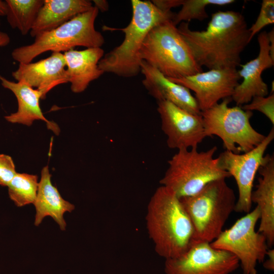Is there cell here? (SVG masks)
Wrapping results in <instances>:
<instances>
[{
    "label": "cell",
    "instance_id": "obj_1",
    "mask_svg": "<svg viewBox=\"0 0 274 274\" xmlns=\"http://www.w3.org/2000/svg\"><path fill=\"white\" fill-rule=\"evenodd\" d=\"M178 29L197 63L209 70L236 68L241 53L250 42L244 16L234 11L212 14L204 30H191L187 22L180 23Z\"/></svg>",
    "mask_w": 274,
    "mask_h": 274
},
{
    "label": "cell",
    "instance_id": "obj_2",
    "mask_svg": "<svg viewBox=\"0 0 274 274\" xmlns=\"http://www.w3.org/2000/svg\"><path fill=\"white\" fill-rule=\"evenodd\" d=\"M146 220L155 251L165 259L180 256L195 240L193 224L180 198L165 186L161 185L151 197Z\"/></svg>",
    "mask_w": 274,
    "mask_h": 274
},
{
    "label": "cell",
    "instance_id": "obj_3",
    "mask_svg": "<svg viewBox=\"0 0 274 274\" xmlns=\"http://www.w3.org/2000/svg\"><path fill=\"white\" fill-rule=\"evenodd\" d=\"M132 15L128 25L120 29L124 33L122 43L104 55L98 67L105 73L123 78L135 77L141 72L140 52L143 43L151 29L172 20V11L164 12L151 1L131 0Z\"/></svg>",
    "mask_w": 274,
    "mask_h": 274
},
{
    "label": "cell",
    "instance_id": "obj_4",
    "mask_svg": "<svg viewBox=\"0 0 274 274\" xmlns=\"http://www.w3.org/2000/svg\"><path fill=\"white\" fill-rule=\"evenodd\" d=\"M140 58L168 78L179 79L202 72L172 20L154 27L147 35Z\"/></svg>",
    "mask_w": 274,
    "mask_h": 274
},
{
    "label": "cell",
    "instance_id": "obj_5",
    "mask_svg": "<svg viewBox=\"0 0 274 274\" xmlns=\"http://www.w3.org/2000/svg\"><path fill=\"white\" fill-rule=\"evenodd\" d=\"M98 12L93 6L57 28L37 35L31 44L14 49L11 54L13 59L19 63H29L49 51L64 52L77 46L101 48L105 38L94 26Z\"/></svg>",
    "mask_w": 274,
    "mask_h": 274
},
{
    "label": "cell",
    "instance_id": "obj_6",
    "mask_svg": "<svg viewBox=\"0 0 274 274\" xmlns=\"http://www.w3.org/2000/svg\"><path fill=\"white\" fill-rule=\"evenodd\" d=\"M180 199L193 224L195 239L209 243L223 230L236 202L226 179L213 181L195 194Z\"/></svg>",
    "mask_w": 274,
    "mask_h": 274
},
{
    "label": "cell",
    "instance_id": "obj_7",
    "mask_svg": "<svg viewBox=\"0 0 274 274\" xmlns=\"http://www.w3.org/2000/svg\"><path fill=\"white\" fill-rule=\"evenodd\" d=\"M217 147L205 151L197 148L181 149L168 161V166L160 184L172 190L179 198L193 195L209 183L230 177L214 158Z\"/></svg>",
    "mask_w": 274,
    "mask_h": 274
},
{
    "label": "cell",
    "instance_id": "obj_8",
    "mask_svg": "<svg viewBox=\"0 0 274 274\" xmlns=\"http://www.w3.org/2000/svg\"><path fill=\"white\" fill-rule=\"evenodd\" d=\"M231 97L222 99L201 112L207 137L221 139L225 150L237 154L251 151L261 143L265 135L251 125L253 112L241 106L229 107Z\"/></svg>",
    "mask_w": 274,
    "mask_h": 274
},
{
    "label": "cell",
    "instance_id": "obj_9",
    "mask_svg": "<svg viewBox=\"0 0 274 274\" xmlns=\"http://www.w3.org/2000/svg\"><path fill=\"white\" fill-rule=\"evenodd\" d=\"M260 217L256 206L239 218L229 228L223 230L211 246L227 251L238 259L243 274H257L258 263H263L269 249L266 237L255 230Z\"/></svg>",
    "mask_w": 274,
    "mask_h": 274
},
{
    "label": "cell",
    "instance_id": "obj_10",
    "mask_svg": "<svg viewBox=\"0 0 274 274\" xmlns=\"http://www.w3.org/2000/svg\"><path fill=\"white\" fill-rule=\"evenodd\" d=\"M274 139L273 127L263 141L246 153L237 154L227 150L217 157L223 169L235 179L238 188L234 211L248 213L251 211V195L256 174L265 161V152Z\"/></svg>",
    "mask_w": 274,
    "mask_h": 274
},
{
    "label": "cell",
    "instance_id": "obj_11",
    "mask_svg": "<svg viewBox=\"0 0 274 274\" xmlns=\"http://www.w3.org/2000/svg\"><path fill=\"white\" fill-rule=\"evenodd\" d=\"M239 263L232 254L213 247L211 243L195 239L180 256L166 259V274H230Z\"/></svg>",
    "mask_w": 274,
    "mask_h": 274
},
{
    "label": "cell",
    "instance_id": "obj_12",
    "mask_svg": "<svg viewBox=\"0 0 274 274\" xmlns=\"http://www.w3.org/2000/svg\"><path fill=\"white\" fill-rule=\"evenodd\" d=\"M161 129L170 149L197 148L207 137L201 114L191 113L168 101L157 102Z\"/></svg>",
    "mask_w": 274,
    "mask_h": 274
},
{
    "label": "cell",
    "instance_id": "obj_13",
    "mask_svg": "<svg viewBox=\"0 0 274 274\" xmlns=\"http://www.w3.org/2000/svg\"><path fill=\"white\" fill-rule=\"evenodd\" d=\"M168 79L193 91L202 112L221 99L231 97L241 78L236 68H222L202 71L179 79Z\"/></svg>",
    "mask_w": 274,
    "mask_h": 274
},
{
    "label": "cell",
    "instance_id": "obj_14",
    "mask_svg": "<svg viewBox=\"0 0 274 274\" xmlns=\"http://www.w3.org/2000/svg\"><path fill=\"white\" fill-rule=\"evenodd\" d=\"M257 40L259 47L258 56L242 65V68L238 71L243 81L235 88L231 97L236 106L247 104L255 96H266L268 94V86L261 77L262 72L274 64V60L270 54L267 32H261Z\"/></svg>",
    "mask_w": 274,
    "mask_h": 274
},
{
    "label": "cell",
    "instance_id": "obj_15",
    "mask_svg": "<svg viewBox=\"0 0 274 274\" xmlns=\"http://www.w3.org/2000/svg\"><path fill=\"white\" fill-rule=\"evenodd\" d=\"M65 67L63 54L52 52L49 57L36 62L19 63L12 76L17 81H23L41 91L45 99L52 88L68 83Z\"/></svg>",
    "mask_w": 274,
    "mask_h": 274
},
{
    "label": "cell",
    "instance_id": "obj_16",
    "mask_svg": "<svg viewBox=\"0 0 274 274\" xmlns=\"http://www.w3.org/2000/svg\"><path fill=\"white\" fill-rule=\"evenodd\" d=\"M143 85L157 102L168 101L194 114H200L197 101L186 87L176 83L144 60L141 63Z\"/></svg>",
    "mask_w": 274,
    "mask_h": 274
},
{
    "label": "cell",
    "instance_id": "obj_17",
    "mask_svg": "<svg viewBox=\"0 0 274 274\" xmlns=\"http://www.w3.org/2000/svg\"><path fill=\"white\" fill-rule=\"evenodd\" d=\"M258 173L260 176L255 190L251 195L252 203L256 204L260 217L258 231L266 238L269 248L274 243V157L266 154Z\"/></svg>",
    "mask_w": 274,
    "mask_h": 274
},
{
    "label": "cell",
    "instance_id": "obj_18",
    "mask_svg": "<svg viewBox=\"0 0 274 274\" xmlns=\"http://www.w3.org/2000/svg\"><path fill=\"white\" fill-rule=\"evenodd\" d=\"M2 86L11 91L15 95L18 102V110L5 119L12 123H19L30 126L36 120H42L47 123L48 128L56 135L59 133V128L54 122L48 121L44 116L40 106V99H43L41 91L35 89L23 81L14 82L0 75Z\"/></svg>",
    "mask_w": 274,
    "mask_h": 274
},
{
    "label": "cell",
    "instance_id": "obj_19",
    "mask_svg": "<svg viewBox=\"0 0 274 274\" xmlns=\"http://www.w3.org/2000/svg\"><path fill=\"white\" fill-rule=\"evenodd\" d=\"M104 55V50L100 47L82 50L72 49L64 52L67 81L71 83L72 92H83L91 82L104 74L98 67V63Z\"/></svg>",
    "mask_w": 274,
    "mask_h": 274
},
{
    "label": "cell",
    "instance_id": "obj_20",
    "mask_svg": "<svg viewBox=\"0 0 274 274\" xmlns=\"http://www.w3.org/2000/svg\"><path fill=\"white\" fill-rule=\"evenodd\" d=\"M51 177L48 166H45L41 171L37 195L33 202L36 211L34 224L38 226L45 217L50 216L63 231L66 226L64 214L72 212L75 207L61 197L56 187L52 184Z\"/></svg>",
    "mask_w": 274,
    "mask_h": 274
},
{
    "label": "cell",
    "instance_id": "obj_21",
    "mask_svg": "<svg viewBox=\"0 0 274 274\" xmlns=\"http://www.w3.org/2000/svg\"><path fill=\"white\" fill-rule=\"evenodd\" d=\"M92 7L88 0H44L30 35L35 38L53 30Z\"/></svg>",
    "mask_w": 274,
    "mask_h": 274
},
{
    "label": "cell",
    "instance_id": "obj_22",
    "mask_svg": "<svg viewBox=\"0 0 274 274\" xmlns=\"http://www.w3.org/2000/svg\"><path fill=\"white\" fill-rule=\"evenodd\" d=\"M7 21L13 28L26 35L31 30L44 0H6Z\"/></svg>",
    "mask_w": 274,
    "mask_h": 274
},
{
    "label": "cell",
    "instance_id": "obj_23",
    "mask_svg": "<svg viewBox=\"0 0 274 274\" xmlns=\"http://www.w3.org/2000/svg\"><path fill=\"white\" fill-rule=\"evenodd\" d=\"M38 185L37 175L17 173L7 186L9 197L18 207L33 203Z\"/></svg>",
    "mask_w": 274,
    "mask_h": 274
},
{
    "label": "cell",
    "instance_id": "obj_24",
    "mask_svg": "<svg viewBox=\"0 0 274 274\" xmlns=\"http://www.w3.org/2000/svg\"><path fill=\"white\" fill-rule=\"evenodd\" d=\"M234 2V0H183L182 8L174 13L172 21L175 25L192 20L202 21L209 17L206 10L207 6H224Z\"/></svg>",
    "mask_w": 274,
    "mask_h": 274
},
{
    "label": "cell",
    "instance_id": "obj_25",
    "mask_svg": "<svg viewBox=\"0 0 274 274\" xmlns=\"http://www.w3.org/2000/svg\"><path fill=\"white\" fill-rule=\"evenodd\" d=\"M274 23V1L263 0L259 14L255 23L249 28L250 41L266 26Z\"/></svg>",
    "mask_w": 274,
    "mask_h": 274
},
{
    "label": "cell",
    "instance_id": "obj_26",
    "mask_svg": "<svg viewBox=\"0 0 274 274\" xmlns=\"http://www.w3.org/2000/svg\"><path fill=\"white\" fill-rule=\"evenodd\" d=\"M242 108L245 111H257L264 114L274 124V95L266 96H255L250 102L243 105Z\"/></svg>",
    "mask_w": 274,
    "mask_h": 274
},
{
    "label": "cell",
    "instance_id": "obj_27",
    "mask_svg": "<svg viewBox=\"0 0 274 274\" xmlns=\"http://www.w3.org/2000/svg\"><path fill=\"white\" fill-rule=\"evenodd\" d=\"M17 174L12 157L4 154H0V185L8 186Z\"/></svg>",
    "mask_w": 274,
    "mask_h": 274
},
{
    "label": "cell",
    "instance_id": "obj_28",
    "mask_svg": "<svg viewBox=\"0 0 274 274\" xmlns=\"http://www.w3.org/2000/svg\"><path fill=\"white\" fill-rule=\"evenodd\" d=\"M151 2L160 10L169 12L172 8L182 6L183 0H153Z\"/></svg>",
    "mask_w": 274,
    "mask_h": 274
},
{
    "label": "cell",
    "instance_id": "obj_29",
    "mask_svg": "<svg viewBox=\"0 0 274 274\" xmlns=\"http://www.w3.org/2000/svg\"><path fill=\"white\" fill-rule=\"evenodd\" d=\"M266 256H267V258L263 262V266L266 269L273 271L274 270V250L269 249Z\"/></svg>",
    "mask_w": 274,
    "mask_h": 274
},
{
    "label": "cell",
    "instance_id": "obj_30",
    "mask_svg": "<svg viewBox=\"0 0 274 274\" xmlns=\"http://www.w3.org/2000/svg\"><path fill=\"white\" fill-rule=\"evenodd\" d=\"M94 3V6L96 7L98 11L105 12L108 11L109 9V4L107 1L105 0H94L92 1Z\"/></svg>",
    "mask_w": 274,
    "mask_h": 274
},
{
    "label": "cell",
    "instance_id": "obj_31",
    "mask_svg": "<svg viewBox=\"0 0 274 274\" xmlns=\"http://www.w3.org/2000/svg\"><path fill=\"white\" fill-rule=\"evenodd\" d=\"M268 38L269 41L270 54L271 58L274 60V30L271 29L267 32Z\"/></svg>",
    "mask_w": 274,
    "mask_h": 274
},
{
    "label": "cell",
    "instance_id": "obj_32",
    "mask_svg": "<svg viewBox=\"0 0 274 274\" xmlns=\"http://www.w3.org/2000/svg\"><path fill=\"white\" fill-rule=\"evenodd\" d=\"M10 42L9 35L5 32L0 31V47L8 45Z\"/></svg>",
    "mask_w": 274,
    "mask_h": 274
},
{
    "label": "cell",
    "instance_id": "obj_33",
    "mask_svg": "<svg viewBox=\"0 0 274 274\" xmlns=\"http://www.w3.org/2000/svg\"><path fill=\"white\" fill-rule=\"evenodd\" d=\"M8 12V5L6 1L0 0V16H6Z\"/></svg>",
    "mask_w": 274,
    "mask_h": 274
},
{
    "label": "cell",
    "instance_id": "obj_34",
    "mask_svg": "<svg viewBox=\"0 0 274 274\" xmlns=\"http://www.w3.org/2000/svg\"><path fill=\"white\" fill-rule=\"evenodd\" d=\"M0 24H1V23H0Z\"/></svg>",
    "mask_w": 274,
    "mask_h": 274
}]
</instances>
